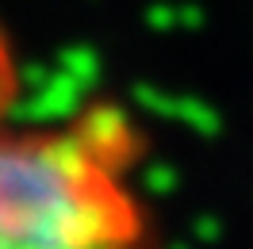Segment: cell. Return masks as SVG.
Listing matches in <instances>:
<instances>
[{
	"label": "cell",
	"instance_id": "1",
	"mask_svg": "<svg viewBox=\"0 0 253 249\" xmlns=\"http://www.w3.org/2000/svg\"><path fill=\"white\" fill-rule=\"evenodd\" d=\"M0 249H146L123 157L96 126H19L0 111Z\"/></svg>",
	"mask_w": 253,
	"mask_h": 249
}]
</instances>
